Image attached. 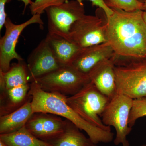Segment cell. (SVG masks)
<instances>
[{
  "label": "cell",
  "mask_w": 146,
  "mask_h": 146,
  "mask_svg": "<svg viewBox=\"0 0 146 146\" xmlns=\"http://www.w3.org/2000/svg\"><path fill=\"white\" fill-rule=\"evenodd\" d=\"M111 8L113 13L107 18L106 39L115 54L146 58V23L143 11Z\"/></svg>",
  "instance_id": "obj_1"
},
{
  "label": "cell",
  "mask_w": 146,
  "mask_h": 146,
  "mask_svg": "<svg viewBox=\"0 0 146 146\" xmlns=\"http://www.w3.org/2000/svg\"><path fill=\"white\" fill-rule=\"evenodd\" d=\"M29 95L31 97L33 110L57 115L65 118L84 131L95 144L108 143L114 139L111 130H105L91 124L82 119L70 106L66 96L58 93L47 92L41 89L35 81L31 82Z\"/></svg>",
  "instance_id": "obj_2"
},
{
  "label": "cell",
  "mask_w": 146,
  "mask_h": 146,
  "mask_svg": "<svg viewBox=\"0 0 146 146\" xmlns=\"http://www.w3.org/2000/svg\"><path fill=\"white\" fill-rule=\"evenodd\" d=\"M117 94L133 100L146 97V58L114 55Z\"/></svg>",
  "instance_id": "obj_3"
},
{
  "label": "cell",
  "mask_w": 146,
  "mask_h": 146,
  "mask_svg": "<svg viewBox=\"0 0 146 146\" xmlns=\"http://www.w3.org/2000/svg\"><path fill=\"white\" fill-rule=\"evenodd\" d=\"M110 100L91 82L76 94L66 97L68 104L82 119L107 130L111 128L104 124L100 117Z\"/></svg>",
  "instance_id": "obj_4"
},
{
  "label": "cell",
  "mask_w": 146,
  "mask_h": 146,
  "mask_svg": "<svg viewBox=\"0 0 146 146\" xmlns=\"http://www.w3.org/2000/svg\"><path fill=\"white\" fill-rule=\"evenodd\" d=\"M33 81L38 84L44 91L67 97L76 94L91 82L88 74L72 65H62Z\"/></svg>",
  "instance_id": "obj_5"
},
{
  "label": "cell",
  "mask_w": 146,
  "mask_h": 146,
  "mask_svg": "<svg viewBox=\"0 0 146 146\" xmlns=\"http://www.w3.org/2000/svg\"><path fill=\"white\" fill-rule=\"evenodd\" d=\"M107 18L104 11L98 8L96 15H84L72 27L67 39L80 48L107 42Z\"/></svg>",
  "instance_id": "obj_6"
},
{
  "label": "cell",
  "mask_w": 146,
  "mask_h": 146,
  "mask_svg": "<svg viewBox=\"0 0 146 146\" xmlns=\"http://www.w3.org/2000/svg\"><path fill=\"white\" fill-rule=\"evenodd\" d=\"M133 100L125 95L117 94L112 99L102 115L104 124L112 126L116 130L114 144L116 145L129 146L127 136L132 130L129 125V119Z\"/></svg>",
  "instance_id": "obj_7"
},
{
  "label": "cell",
  "mask_w": 146,
  "mask_h": 146,
  "mask_svg": "<svg viewBox=\"0 0 146 146\" xmlns=\"http://www.w3.org/2000/svg\"><path fill=\"white\" fill-rule=\"evenodd\" d=\"M48 33L67 39L71 27L85 15L84 5L76 0L67 1L62 4L46 9Z\"/></svg>",
  "instance_id": "obj_8"
},
{
  "label": "cell",
  "mask_w": 146,
  "mask_h": 146,
  "mask_svg": "<svg viewBox=\"0 0 146 146\" xmlns=\"http://www.w3.org/2000/svg\"><path fill=\"white\" fill-rule=\"evenodd\" d=\"M41 15H33L31 18L23 23H13L9 17L5 23V30L3 36L0 39V71L6 72L9 70L11 62L13 59L18 61L24 60L16 52V48L19 36L27 27L33 24H39L41 28L44 26Z\"/></svg>",
  "instance_id": "obj_9"
},
{
  "label": "cell",
  "mask_w": 146,
  "mask_h": 146,
  "mask_svg": "<svg viewBox=\"0 0 146 146\" xmlns=\"http://www.w3.org/2000/svg\"><path fill=\"white\" fill-rule=\"evenodd\" d=\"M65 124L66 119L57 115L35 112L27 122L25 127L39 139L50 142L62 133Z\"/></svg>",
  "instance_id": "obj_10"
},
{
  "label": "cell",
  "mask_w": 146,
  "mask_h": 146,
  "mask_svg": "<svg viewBox=\"0 0 146 146\" xmlns=\"http://www.w3.org/2000/svg\"><path fill=\"white\" fill-rule=\"evenodd\" d=\"M27 64L31 82L61 66L45 39L42 40L29 55Z\"/></svg>",
  "instance_id": "obj_11"
},
{
  "label": "cell",
  "mask_w": 146,
  "mask_h": 146,
  "mask_svg": "<svg viewBox=\"0 0 146 146\" xmlns=\"http://www.w3.org/2000/svg\"><path fill=\"white\" fill-rule=\"evenodd\" d=\"M115 52L107 42L99 44L81 48L76 55L72 64L84 74L90 71L101 61L111 58Z\"/></svg>",
  "instance_id": "obj_12"
},
{
  "label": "cell",
  "mask_w": 146,
  "mask_h": 146,
  "mask_svg": "<svg viewBox=\"0 0 146 146\" xmlns=\"http://www.w3.org/2000/svg\"><path fill=\"white\" fill-rule=\"evenodd\" d=\"M114 56L100 62L88 74L91 82L110 100L117 94Z\"/></svg>",
  "instance_id": "obj_13"
},
{
  "label": "cell",
  "mask_w": 146,
  "mask_h": 146,
  "mask_svg": "<svg viewBox=\"0 0 146 146\" xmlns=\"http://www.w3.org/2000/svg\"><path fill=\"white\" fill-rule=\"evenodd\" d=\"M30 84L1 91L0 117L8 115L22 106L31 98Z\"/></svg>",
  "instance_id": "obj_14"
},
{
  "label": "cell",
  "mask_w": 146,
  "mask_h": 146,
  "mask_svg": "<svg viewBox=\"0 0 146 146\" xmlns=\"http://www.w3.org/2000/svg\"><path fill=\"white\" fill-rule=\"evenodd\" d=\"M52 52L61 66L72 64L81 48L68 39L48 33L45 38Z\"/></svg>",
  "instance_id": "obj_15"
},
{
  "label": "cell",
  "mask_w": 146,
  "mask_h": 146,
  "mask_svg": "<svg viewBox=\"0 0 146 146\" xmlns=\"http://www.w3.org/2000/svg\"><path fill=\"white\" fill-rule=\"evenodd\" d=\"M31 97L22 106L8 115L0 117V134L11 133L26 125L34 112Z\"/></svg>",
  "instance_id": "obj_16"
},
{
  "label": "cell",
  "mask_w": 146,
  "mask_h": 146,
  "mask_svg": "<svg viewBox=\"0 0 146 146\" xmlns=\"http://www.w3.org/2000/svg\"><path fill=\"white\" fill-rule=\"evenodd\" d=\"M29 81L27 64L24 60L12 63L7 72L0 71L1 91L29 84Z\"/></svg>",
  "instance_id": "obj_17"
},
{
  "label": "cell",
  "mask_w": 146,
  "mask_h": 146,
  "mask_svg": "<svg viewBox=\"0 0 146 146\" xmlns=\"http://www.w3.org/2000/svg\"><path fill=\"white\" fill-rule=\"evenodd\" d=\"M50 143L53 146H98L75 125L67 119L63 132Z\"/></svg>",
  "instance_id": "obj_18"
},
{
  "label": "cell",
  "mask_w": 146,
  "mask_h": 146,
  "mask_svg": "<svg viewBox=\"0 0 146 146\" xmlns=\"http://www.w3.org/2000/svg\"><path fill=\"white\" fill-rule=\"evenodd\" d=\"M0 140L8 146H53L35 136L25 126L11 133L0 134Z\"/></svg>",
  "instance_id": "obj_19"
},
{
  "label": "cell",
  "mask_w": 146,
  "mask_h": 146,
  "mask_svg": "<svg viewBox=\"0 0 146 146\" xmlns=\"http://www.w3.org/2000/svg\"><path fill=\"white\" fill-rule=\"evenodd\" d=\"M146 116V97L133 100L129 119V125L132 127L138 119Z\"/></svg>",
  "instance_id": "obj_20"
},
{
  "label": "cell",
  "mask_w": 146,
  "mask_h": 146,
  "mask_svg": "<svg viewBox=\"0 0 146 146\" xmlns=\"http://www.w3.org/2000/svg\"><path fill=\"white\" fill-rule=\"evenodd\" d=\"M108 6L127 11L142 10L143 2L139 0H105Z\"/></svg>",
  "instance_id": "obj_21"
},
{
  "label": "cell",
  "mask_w": 146,
  "mask_h": 146,
  "mask_svg": "<svg viewBox=\"0 0 146 146\" xmlns=\"http://www.w3.org/2000/svg\"><path fill=\"white\" fill-rule=\"evenodd\" d=\"M68 0H35L29 6L32 15L42 14L50 7L62 4Z\"/></svg>",
  "instance_id": "obj_22"
},
{
  "label": "cell",
  "mask_w": 146,
  "mask_h": 146,
  "mask_svg": "<svg viewBox=\"0 0 146 146\" xmlns=\"http://www.w3.org/2000/svg\"><path fill=\"white\" fill-rule=\"evenodd\" d=\"M77 1L82 4H83V1L84 0H76ZM92 3V5L98 7V8L102 9L104 11L106 14L107 18H108L113 13V10L112 9L108 6L106 3L105 0H88Z\"/></svg>",
  "instance_id": "obj_23"
},
{
  "label": "cell",
  "mask_w": 146,
  "mask_h": 146,
  "mask_svg": "<svg viewBox=\"0 0 146 146\" xmlns=\"http://www.w3.org/2000/svg\"><path fill=\"white\" fill-rule=\"evenodd\" d=\"M9 0H0V30L2 29L6 21L7 14L5 12V5Z\"/></svg>",
  "instance_id": "obj_24"
},
{
  "label": "cell",
  "mask_w": 146,
  "mask_h": 146,
  "mask_svg": "<svg viewBox=\"0 0 146 146\" xmlns=\"http://www.w3.org/2000/svg\"><path fill=\"white\" fill-rule=\"evenodd\" d=\"M18 1H21L23 2L24 3V5H25L24 10L25 9L27 6L30 5L33 3V1L31 0H18Z\"/></svg>",
  "instance_id": "obj_25"
},
{
  "label": "cell",
  "mask_w": 146,
  "mask_h": 146,
  "mask_svg": "<svg viewBox=\"0 0 146 146\" xmlns=\"http://www.w3.org/2000/svg\"><path fill=\"white\" fill-rule=\"evenodd\" d=\"M142 10L146 11V0H144V2H143V6Z\"/></svg>",
  "instance_id": "obj_26"
},
{
  "label": "cell",
  "mask_w": 146,
  "mask_h": 146,
  "mask_svg": "<svg viewBox=\"0 0 146 146\" xmlns=\"http://www.w3.org/2000/svg\"><path fill=\"white\" fill-rule=\"evenodd\" d=\"M143 18L146 23V11H143Z\"/></svg>",
  "instance_id": "obj_27"
},
{
  "label": "cell",
  "mask_w": 146,
  "mask_h": 146,
  "mask_svg": "<svg viewBox=\"0 0 146 146\" xmlns=\"http://www.w3.org/2000/svg\"><path fill=\"white\" fill-rule=\"evenodd\" d=\"M0 146H8L5 143L2 141L0 140Z\"/></svg>",
  "instance_id": "obj_28"
},
{
  "label": "cell",
  "mask_w": 146,
  "mask_h": 146,
  "mask_svg": "<svg viewBox=\"0 0 146 146\" xmlns=\"http://www.w3.org/2000/svg\"><path fill=\"white\" fill-rule=\"evenodd\" d=\"M141 146H146V144H145V145H141Z\"/></svg>",
  "instance_id": "obj_29"
}]
</instances>
